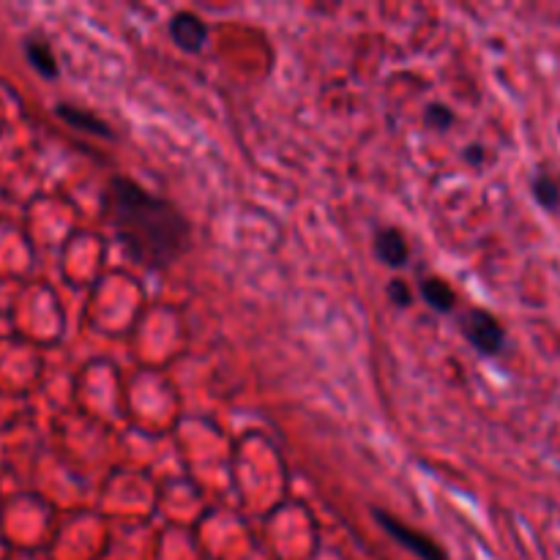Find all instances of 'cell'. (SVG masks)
Listing matches in <instances>:
<instances>
[{
    "label": "cell",
    "instance_id": "5b68a950",
    "mask_svg": "<svg viewBox=\"0 0 560 560\" xmlns=\"http://www.w3.org/2000/svg\"><path fill=\"white\" fill-rule=\"evenodd\" d=\"M375 255L381 257V260L386 262V266H394V268L405 266V262H408V255H410L408 241H405V235L399 233L397 228L377 230V235H375Z\"/></svg>",
    "mask_w": 560,
    "mask_h": 560
},
{
    "label": "cell",
    "instance_id": "7a4b0ae2",
    "mask_svg": "<svg viewBox=\"0 0 560 560\" xmlns=\"http://www.w3.org/2000/svg\"><path fill=\"white\" fill-rule=\"evenodd\" d=\"M459 328H463L465 339L485 355L501 353L503 345H506V334H503L501 323L485 310L463 312L459 315Z\"/></svg>",
    "mask_w": 560,
    "mask_h": 560
},
{
    "label": "cell",
    "instance_id": "8992f818",
    "mask_svg": "<svg viewBox=\"0 0 560 560\" xmlns=\"http://www.w3.org/2000/svg\"><path fill=\"white\" fill-rule=\"evenodd\" d=\"M421 295H424V301L432 306V310L443 312V315H448V312L454 310V304H457L454 290L448 288L443 279H435V277H427L424 282H421Z\"/></svg>",
    "mask_w": 560,
    "mask_h": 560
},
{
    "label": "cell",
    "instance_id": "52a82bcc",
    "mask_svg": "<svg viewBox=\"0 0 560 560\" xmlns=\"http://www.w3.org/2000/svg\"><path fill=\"white\" fill-rule=\"evenodd\" d=\"M58 115L63 120H69L71 126H77V129H85L98 137H113V129H109V126L104 124L102 118H96L93 113H85V109H77L71 107V104H58Z\"/></svg>",
    "mask_w": 560,
    "mask_h": 560
},
{
    "label": "cell",
    "instance_id": "6da1fadb",
    "mask_svg": "<svg viewBox=\"0 0 560 560\" xmlns=\"http://www.w3.org/2000/svg\"><path fill=\"white\" fill-rule=\"evenodd\" d=\"M104 211L129 260L148 271H164L189 252L191 224L180 208L126 175H115L107 184Z\"/></svg>",
    "mask_w": 560,
    "mask_h": 560
},
{
    "label": "cell",
    "instance_id": "7c38bea8",
    "mask_svg": "<svg viewBox=\"0 0 560 560\" xmlns=\"http://www.w3.org/2000/svg\"><path fill=\"white\" fill-rule=\"evenodd\" d=\"M468 162H481V148H476V145H470L468 148Z\"/></svg>",
    "mask_w": 560,
    "mask_h": 560
},
{
    "label": "cell",
    "instance_id": "3957f363",
    "mask_svg": "<svg viewBox=\"0 0 560 560\" xmlns=\"http://www.w3.org/2000/svg\"><path fill=\"white\" fill-rule=\"evenodd\" d=\"M372 514H375L377 525H381V528L386 530L388 536H394V539H397L399 545L408 547V550L416 552V556H419L421 560H448L446 552H443L441 547H438L435 541L430 539V536L421 534V530H416V528H410V525L399 523V520L394 517V514L383 512V509H375V512H372Z\"/></svg>",
    "mask_w": 560,
    "mask_h": 560
},
{
    "label": "cell",
    "instance_id": "ba28073f",
    "mask_svg": "<svg viewBox=\"0 0 560 560\" xmlns=\"http://www.w3.org/2000/svg\"><path fill=\"white\" fill-rule=\"evenodd\" d=\"M25 52L31 58V63L42 71L44 77H55L58 74V63H55V55L49 49V44L44 38H27L25 42Z\"/></svg>",
    "mask_w": 560,
    "mask_h": 560
},
{
    "label": "cell",
    "instance_id": "277c9868",
    "mask_svg": "<svg viewBox=\"0 0 560 560\" xmlns=\"http://www.w3.org/2000/svg\"><path fill=\"white\" fill-rule=\"evenodd\" d=\"M170 36L175 38L180 49L186 52H200L202 44L208 38V25L191 11H178V14L170 20Z\"/></svg>",
    "mask_w": 560,
    "mask_h": 560
},
{
    "label": "cell",
    "instance_id": "30bf717a",
    "mask_svg": "<svg viewBox=\"0 0 560 560\" xmlns=\"http://www.w3.org/2000/svg\"><path fill=\"white\" fill-rule=\"evenodd\" d=\"M427 124L438 126V129H448V126L454 124V113L448 107H441V104H432L430 109H427Z\"/></svg>",
    "mask_w": 560,
    "mask_h": 560
},
{
    "label": "cell",
    "instance_id": "8fae6325",
    "mask_svg": "<svg viewBox=\"0 0 560 560\" xmlns=\"http://www.w3.org/2000/svg\"><path fill=\"white\" fill-rule=\"evenodd\" d=\"M388 295H392V301L397 306H408L410 304V290L408 284L399 282V279H394L392 284H388Z\"/></svg>",
    "mask_w": 560,
    "mask_h": 560
},
{
    "label": "cell",
    "instance_id": "9c48e42d",
    "mask_svg": "<svg viewBox=\"0 0 560 560\" xmlns=\"http://www.w3.org/2000/svg\"><path fill=\"white\" fill-rule=\"evenodd\" d=\"M534 197L541 208L547 211H558L560 208V180L556 175H536L534 178Z\"/></svg>",
    "mask_w": 560,
    "mask_h": 560
}]
</instances>
